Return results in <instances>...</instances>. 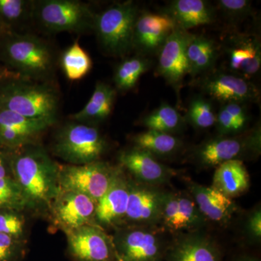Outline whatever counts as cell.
<instances>
[{
	"label": "cell",
	"instance_id": "1",
	"mask_svg": "<svg viewBox=\"0 0 261 261\" xmlns=\"http://www.w3.org/2000/svg\"><path fill=\"white\" fill-rule=\"evenodd\" d=\"M9 150L13 178L28 208L50 207L61 190L60 166L36 144Z\"/></svg>",
	"mask_w": 261,
	"mask_h": 261
},
{
	"label": "cell",
	"instance_id": "2",
	"mask_svg": "<svg viewBox=\"0 0 261 261\" xmlns=\"http://www.w3.org/2000/svg\"><path fill=\"white\" fill-rule=\"evenodd\" d=\"M0 62L20 78L42 82L53 74L55 56L50 46L37 36L7 32L0 37Z\"/></svg>",
	"mask_w": 261,
	"mask_h": 261
},
{
	"label": "cell",
	"instance_id": "3",
	"mask_svg": "<svg viewBox=\"0 0 261 261\" xmlns=\"http://www.w3.org/2000/svg\"><path fill=\"white\" fill-rule=\"evenodd\" d=\"M59 96L47 84L22 78L0 82V109L56 123Z\"/></svg>",
	"mask_w": 261,
	"mask_h": 261
},
{
	"label": "cell",
	"instance_id": "4",
	"mask_svg": "<svg viewBox=\"0 0 261 261\" xmlns=\"http://www.w3.org/2000/svg\"><path fill=\"white\" fill-rule=\"evenodd\" d=\"M138 14V8L132 1L116 3L97 14L94 32L103 50L111 56H123L133 49Z\"/></svg>",
	"mask_w": 261,
	"mask_h": 261
},
{
	"label": "cell",
	"instance_id": "5",
	"mask_svg": "<svg viewBox=\"0 0 261 261\" xmlns=\"http://www.w3.org/2000/svg\"><path fill=\"white\" fill-rule=\"evenodd\" d=\"M97 13L77 0L34 1V20L47 32L83 33L94 29Z\"/></svg>",
	"mask_w": 261,
	"mask_h": 261
},
{
	"label": "cell",
	"instance_id": "6",
	"mask_svg": "<svg viewBox=\"0 0 261 261\" xmlns=\"http://www.w3.org/2000/svg\"><path fill=\"white\" fill-rule=\"evenodd\" d=\"M106 147V140L95 126L74 121L59 130L53 151L70 165L81 166L99 161Z\"/></svg>",
	"mask_w": 261,
	"mask_h": 261
},
{
	"label": "cell",
	"instance_id": "7",
	"mask_svg": "<svg viewBox=\"0 0 261 261\" xmlns=\"http://www.w3.org/2000/svg\"><path fill=\"white\" fill-rule=\"evenodd\" d=\"M117 261H163L169 243L152 226L120 230L112 238Z\"/></svg>",
	"mask_w": 261,
	"mask_h": 261
},
{
	"label": "cell",
	"instance_id": "8",
	"mask_svg": "<svg viewBox=\"0 0 261 261\" xmlns=\"http://www.w3.org/2000/svg\"><path fill=\"white\" fill-rule=\"evenodd\" d=\"M121 170L100 161L81 166H60V185L61 190L80 192L97 202Z\"/></svg>",
	"mask_w": 261,
	"mask_h": 261
},
{
	"label": "cell",
	"instance_id": "9",
	"mask_svg": "<svg viewBox=\"0 0 261 261\" xmlns=\"http://www.w3.org/2000/svg\"><path fill=\"white\" fill-rule=\"evenodd\" d=\"M260 130L240 137H218L207 141L194 152V157L201 166L218 167L226 161L240 160L260 149Z\"/></svg>",
	"mask_w": 261,
	"mask_h": 261
},
{
	"label": "cell",
	"instance_id": "10",
	"mask_svg": "<svg viewBox=\"0 0 261 261\" xmlns=\"http://www.w3.org/2000/svg\"><path fill=\"white\" fill-rule=\"evenodd\" d=\"M66 233L68 250L76 261H117L112 238L97 225H86Z\"/></svg>",
	"mask_w": 261,
	"mask_h": 261
},
{
	"label": "cell",
	"instance_id": "11",
	"mask_svg": "<svg viewBox=\"0 0 261 261\" xmlns=\"http://www.w3.org/2000/svg\"><path fill=\"white\" fill-rule=\"evenodd\" d=\"M97 202L84 194L61 190L50 208L55 224L65 233L94 223Z\"/></svg>",
	"mask_w": 261,
	"mask_h": 261
},
{
	"label": "cell",
	"instance_id": "12",
	"mask_svg": "<svg viewBox=\"0 0 261 261\" xmlns=\"http://www.w3.org/2000/svg\"><path fill=\"white\" fill-rule=\"evenodd\" d=\"M165 192L153 185L129 181L124 221L137 226H152L161 222Z\"/></svg>",
	"mask_w": 261,
	"mask_h": 261
},
{
	"label": "cell",
	"instance_id": "13",
	"mask_svg": "<svg viewBox=\"0 0 261 261\" xmlns=\"http://www.w3.org/2000/svg\"><path fill=\"white\" fill-rule=\"evenodd\" d=\"M192 34L176 27L160 48L158 73L178 89L190 73L187 47Z\"/></svg>",
	"mask_w": 261,
	"mask_h": 261
},
{
	"label": "cell",
	"instance_id": "14",
	"mask_svg": "<svg viewBox=\"0 0 261 261\" xmlns=\"http://www.w3.org/2000/svg\"><path fill=\"white\" fill-rule=\"evenodd\" d=\"M54 123L0 109V146L12 150L34 145L38 137Z\"/></svg>",
	"mask_w": 261,
	"mask_h": 261
},
{
	"label": "cell",
	"instance_id": "15",
	"mask_svg": "<svg viewBox=\"0 0 261 261\" xmlns=\"http://www.w3.org/2000/svg\"><path fill=\"white\" fill-rule=\"evenodd\" d=\"M202 87L205 93L224 104L253 102L259 97L258 90L253 84L233 73H212L205 77Z\"/></svg>",
	"mask_w": 261,
	"mask_h": 261
},
{
	"label": "cell",
	"instance_id": "16",
	"mask_svg": "<svg viewBox=\"0 0 261 261\" xmlns=\"http://www.w3.org/2000/svg\"><path fill=\"white\" fill-rule=\"evenodd\" d=\"M176 27L173 19L167 14H138L134 30L133 49L142 53L159 51Z\"/></svg>",
	"mask_w": 261,
	"mask_h": 261
},
{
	"label": "cell",
	"instance_id": "17",
	"mask_svg": "<svg viewBox=\"0 0 261 261\" xmlns=\"http://www.w3.org/2000/svg\"><path fill=\"white\" fill-rule=\"evenodd\" d=\"M129 194V181L122 170L113 180L111 187L97 202L94 223L97 226H112L124 221Z\"/></svg>",
	"mask_w": 261,
	"mask_h": 261
},
{
	"label": "cell",
	"instance_id": "18",
	"mask_svg": "<svg viewBox=\"0 0 261 261\" xmlns=\"http://www.w3.org/2000/svg\"><path fill=\"white\" fill-rule=\"evenodd\" d=\"M121 166L126 168L140 183L161 185L168 181L175 173L171 168L159 162L152 154L134 147L119 155Z\"/></svg>",
	"mask_w": 261,
	"mask_h": 261
},
{
	"label": "cell",
	"instance_id": "19",
	"mask_svg": "<svg viewBox=\"0 0 261 261\" xmlns=\"http://www.w3.org/2000/svg\"><path fill=\"white\" fill-rule=\"evenodd\" d=\"M163 261H221V253L210 238L189 233L169 243Z\"/></svg>",
	"mask_w": 261,
	"mask_h": 261
},
{
	"label": "cell",
	"instance_id": "20",
	"mask_svg": "<svg viewBox=\"0 0 261 261\" xmlns=\"http://www.w3.org/2000/svg\"><path fill=\"white\" fill-rule=\"evenodd\" d=\"M227 51L229 68L233 74L248 80L260 68L261 49L258 39L254 36L238 35L231 37Z\"/></svg>",
	"mask_w": 261,
	"mask_h": 261
},
{
	"label": "cell",
	"instance_id": "21",
	"mask_svg": "<svg viewBox=\"0 0 261 261\" xmlns=\"http://www.w3.org/2000/svg\"><path fill=\"white\" fill-rule=\"evenodd\" d=\"M190 191L193 200L204 217L216 222H224L236 211L232 199L224 195L214 187H204L192 183Z\"/></svg>",
	"mask_w": 261,
	"mask_h": 261
},
{
	"label": "cell",
	"instance_id": "22",
	"mask_svg": "<svg viewBox=\"0 0 261 261\" xmlns=\"http://www.w3.org/2000/svg\"><path fill=\"white\" fill-rule=\"evenodd\" d=\"M168 11L176 27L185 31L214 20L212 7L203 0H176L170 4Z\"/></svg>",
	"mask_w": 261,
	"mask_h": 261
},
{
	"label": "cell",
	"instance_id": "23",
	"mask_svg": "<svg viewBox=\"0 0 261 261\" xmlns=\"http://www.w3.org/2000/svg\"><path fill=\"white\" fill-rule=\"evenodd\" d=\"M116 96V91L112 87L104 82H97L88 102L71 116L72 119L92 126L105 121L112 112Z\"/></svg>",
	"mask_w": 261,
	"mask_h": 261
},
{
	"label": "cell",
	"instance_id": "24",
	"mask_svg": "<svg viewBox=\"0 0 261 261\" xmlns=\"http://www.w3.org/2000/svg\"><path fill=\"white\" fill-rule=\"evenodd\" d=\"M249 187L250 176L243 161L231 160L216 168L212 187L229 198L244 193Z\"/></svg>",
	"mask_w": 261,
	"mask_h": 261
},
{
	"label": "cell",
	"instance_id": "25",
	"mask_svg": "<svg viewBox=\"0 0 261 261\" xmlns=\"http://www.w3.org/2000/svg\"><path fill=\"white\" fill-rule=\"evenodd\" d=\"M186 51L190 74L193 76L211 69L218 56L216 43L203 36L192 34Z\"/></svg>",
	"mask_w": 261,
	"mask_h": 261
},
{
	"label": "cell",
	"instance_id": "26",
	"mask_svg": "<svg viewBox=\"0 0 261 261\" xmlns=\"http://www.w3.org/2000/svg\"><path fill=\"white\" fill-rule=\"evenodd\" d=\"M34 1L0 0V27L5 32H20L34 20Z\"/></svg>",
	"mask_w": 261,
	"mask_h": 261
},
{
	"label": "cell",
	"instance_id": "27",
	"mask_svg": "<svg viewBox=\"0 0 261 261\" xmlns=\"http://www.w3.org/2000/svg\"><path fill=\"white\" fill-rule=\"evenodd\" d=\"M137 148L142 149L154 157H168L178 152L181 142L172 135L148 129L134 137Z\"/></svg>",
	"mask_w": 261,
	"mask_h": 261
},
{
	"label": "cell",
	"instance_id": "28",
	"mask_svg": "<svg viewBox=\"0 0 261 261\" xmlns=\"http://www.w3.org/2000/svg\"><path fill=\"white\" fill-rule=\"evenodd\" d=\"M61 63L65 76L70 81L82 80L88 74L92 67L90 56L81 47L78 41L63 51Z\"/></svg>",
	"mask_w": 261,
	"mask_h": 261
},
{
	"label": "cell",
	"instance_id": "29",
	"mask_svg": "<svg viewBox=\"0 0 261 261\" xmlns=\"http://www.w3.org/2000/svg\"><path fill=\"white\" fill-rule=\"evenodd\" d=\"M150 66V61L142 56H135L123 60L117 65L114 73L116 89L126 92L135 87L141 75Z\"/></svg>",
	"mask_w": 261,
	"mask_h": 261
},
{
	"label": "cell",
	"instance_id": "30",
	"mask_svg": "<svg viewBox=\"0 0 261 261\" xmlns=\"http://www.w3.org/2000/svg\"><path fill=\"white\" fill-rule=\"evenodd\" d=\"M142 124L148 129L171 135L183 127L185 120L177 110L167 103H163L143 118Z\"/></svg>",
	"mask_w": 261,
	"mask_h": 261
},
{
	"label": "cell",
	"instance_id": "31",
	"mask_svg": "<svg viewBox=\"0 0 261 261\" xmlns=\"http://www.w3.org/2000/svg\"><path fill=\"white\" fill-rule=\"evenodd\" d=\"M205 219L193 198L187 195H178L177 219L173 231L200 227Z\"/></svg>",
	"mask_w": 261,
	"mask_h": 261
},
{
	"label": "cell",
	"instance_id": "32",
	"mask_svg": "<svg viewBox=\"0 0 261 261\" xmlns=\"http://www.w3.org/2000/svg\"><path fill=\"white\" fill-rule=\"evenodd\" d=\"M27 200L13 177L0 179V211H20L27 208Z\"/></svg>",
	"mask_w": 261,
	"mask_h": 261
},
{
	"label": "cell",
	"instance_id": "33",
	"mask_svg": "<svg viewBox=\"0 0 261 261\" xmlns=\"http://www.w3.org/2000/svg\"><path fill=\"white\" fill-rule=\"evenodd\" d=\"M186 119L192 126L198 128H207L216 124V114L208 101L197 97L190 103Z\"/></svg>",
	"mask_w": 261,
	"mask_h": 261
},
{
	"label": "cell",
	"instance_id": "34",
	"mask_svg": "<svg viewBox=\"0 0 261 261\" xmlns=\"http://www.w3.org/2000/svg\"><path fill=\"white\" fill-rule=\"evenodd\" d=\"M18 211H0V233L20 239L23 236L25 220Z\"/></svg>",
	"mask_w": 261,
	"mask_h": 261
},
{
	"label": "cell",
	"instance_id": "35",
	"mask_svg": "<svg viewBox=\"0 0 261 261\" xmlns=\"http://www.w3.org/2000/svg\"><path fill=\"white\" fill-rule=\"evenodd\" d=\"M24 252L20 239L0 233V261H18Z\"/></svg>",
	"mask_w": 261,
	"mask_h": 261
},
{
	"label": "cell",
	"instance_id": "36",
	"mask_svg": "<svg viewBox=\"0 0 261 261\" xmlns=\"http://www.w3.org/2000/svg\"><path fill=\"white\" fill-rule=\"evenodd\" d=\"M218 5L230 18H243L251 11V3L247 0H220Z\"/></svg>",
	"mask_w": 261,
	"mask_h": 261
},
{
	"label": "cell",
	"instance_id": "37",
	"mask_svg": "<svg viewBox=\"0 0 261 261\" xmlns=\"http://www.w3.org/2000/svg\"><path fill=\"white\" fill-rule=\"evenodd\" d=\"M216 123L217 124L218 129L222 135L237 133L241 130L224 106L221 108L219 113L216 115Z\"/></svg>",
	"mask_w": 261,
	"mask_h": 261
},
{
	"label": "cell",
	"instance_id": "38",
	"mask_svg": "<svg viewBox=\"0 0 261 261\" xmlns=\"http://www.w3.org/2000/svg\"><path fill=\"white\" fill-rule=\"evenodd\" d=\"M224 108L236 123L239 128L243 130L247 124V112L240 103L230 102L224 104Z\"/></svg>",
	"mask_w": 261,
	"mask_h": 261
},
{
	"label": "cell",
	"instance_id": "39",
	"mask_svg": "<svg viewBox=\"0 0 261 261\" xmlns=\"http://www.w3.org/2000/svg\"><path fill=\"white\" fill-rule=\"evenodd\" d=\"M247 233L252 240L260 241L261 238V212L260 208L256 209L250 215L247 221Z\"/></svg>",
	"mask_w": 261,
	"mask_h": 261
},
{
	"label": "cell",
	"instance_id": "40",
	"mask_svg": "<svg viewBox=\"0 0 261 261\" xmlns=\"http://www.w3.org/2000/svg\"><path fill=\"white\" fill-rule=\"evenodd\" d=\"M13 177L10 166V150L0 146V179Z\"/></svg>",
	"mask_w": 261,
	"mask_h": 261
},
{
	"label": "cell",
	"instance_id": "41",
	"mask_svg": "<svg viewBox=\"0 0 261 261\" xmlns=\"http://www.w3.org/2000/svg\"><path fill=\"white\" fill-rule=\"evenodd\" d=\"M12 78H20V75L12 71L4 65L0 64V82Z\"/></svg>",
	"mask_w": 261,
	"mask_h": 261
},
{
	"label": "cell",
	"instance_id": "42",
	"mask_svg": "<svg viewBox=\"0 0 261 261\" xmlns=\"http://www.w3.org/2000/svg\"><path fill=\"white\" fill-rule=\"evenodd\" d=\"M234 261H260V260L252 255H243V256L238 257Z\"/></svg>",
	"mask_w": 261,
	"mask_h": 261
},
{
	"label": "cell",
	"instance_id": "43",
	"mask_svg": "<svg viewBox=\"0 0 261 261\" xmlns=\"http://www.w3.org/2000/svg\"><path fill=\"white\" fill-rule=\"evenodd\" d=\"M5 33H6L5 32L4 30H3V29L1 28V27H0V37H2V36L3 35V34H5Z\"/></svg>",
	"mask_w": 261,
	"mask_h": 261
}]
</instances>
